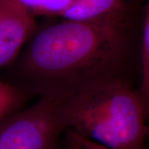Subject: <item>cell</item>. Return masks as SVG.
<instances>
[{
  "mask_svg": "<svg viewBox=\"0 0 149 149\" xmlns=\"http://www.w3.org/2000/svg\"><path fill=\"white\" fill-rule=\"evenodd\" d=\"M82 149H108L105 147L85 139H80Z\"/></svg>",
  "mask_w": 149,
  "mask_h": 149,
  "instance_id": "10",
  "label": "cell"
},
{
  "mask_svg": "<svg viewBox=\"0 0 149 149\" xmlns=\"http://www.w3.org/2000/svg\"><path fill=\"white\" fill-rule=\"evenodd\" d=\"M65 149H82L79 137L71 131H66L65 133Z\"/></svg>",
  "mask_w": 149,
  "mask_h": 149,
  "instance_id": "9",
  "label": "cell"
},
{
  "mask_svg": "<svg viewBox=\"0 0 149 149\" xmlns=\"http://www.w3.org/2000/svg\"><path fill=\"white\" fill-rule=\"evenodd\" d=\"M66 131L108 149H147L148 120L137 88L113 80L61 99Z\"/></svg>",
  "mask_w": 149,
  "mask_h": 149,
  "instance_id": "2",
  "label": "cell"
},
{
  "mask_svg": "<svg viewBox=\"0 0 149 149\" xmlns=\"http://www.w3.org/2000/svg\"><path fill=\"white\" fill-rule=\"evenodd\" d=\"M37 27L36 18L15 0H0V68L16 61Z\"/></svg>",
  "mask_w": 149,
  "mask_h": 149,
  "instance_id": "4",
  "label": "cell"
},
{
  "mask_svg": "<svg viewBox=\"0 0 149 149\" xmlns=\"http://www.w3.org/2000/svg\"><path fill=\"white\" fill-rule=\"evenodd\" d=\"M65 133L61 99L38 98L0 121V149H56Z\"/></svg>",
  "mask_w": 149,
  "mask_h": 149,
  "instance_id": "3",
  "label": "cell"
},
{
  "mask_svg": "<svg viewBox=\"0 0 149 149\" xmlns=\"http://www.w3.org/2000/svg\"><path fill=\"white\" fill-rule=\"evenodd\" d=\"M24 10L34 17H61L74 0H15Z\"/></svg>",
  "mask_w": 149,
  "mask_h": 149,
  "instance_id": "8",
  "label": "cell"
},
{
  "mask_svg": "<svg viewBox=\"0 0 149 149\" xmlns=\"http://www.w3.org/2000/svg\"><path fill=\"white\" fill-rule=\"evenodd\" d=\"M143 7L127 0L120 9L89 20L37 27L13 63L12 80L28 95L62 99L113 80H128L139 63Z\"/></svg>",
  "mask_w": 149,
  "mask_h": 149,
  "instance_id": "1",
  "label": "cell"
},
{
  "mask_svg": "<svg viewBox=\"0 0 149 149\" xmlns=\"http://www.w3.org/2000/svg\"><path fill=\"white\" fill-rule=\"evenodd\" d=\"M127 0H74V3L61 18L89 20L120 9Z\"/></svg>",
  "mask_w": 149,
  "mask_h": 149,
  "instance_id": "6",
  "label": "cell"
},
{
  "mask_svg": "<svg viewBox=\"0 0 149 149\" xmlns=\"http://www.w3.org/2000/svg\"><path fill=\"white\" fill-rule=\"evenodd\" d=\"M29 98L19 87L0 80V121L24 108Z\"/></svg>",
  "mask_w": 149,
  "mask_h": 149,
  "instance_id": "7",
  "label": "cell"
},
{
  "mask_svg": "<svg viewBox=\"0 0 149 149\" xmlns=\"http://www.w3.org/2000/svg\"><path fill=\"white\" fill-rule=\"evenodd\" d=\"M139 70L140 83L137 90L143 104L146 117L149 121V0L144 1L143 7Z\"/></svg>",
  "mask_w": 149,
  "mask_h": 149,
  "instance_id": "5",
  "label": "cell"
}]
</instances>
